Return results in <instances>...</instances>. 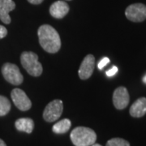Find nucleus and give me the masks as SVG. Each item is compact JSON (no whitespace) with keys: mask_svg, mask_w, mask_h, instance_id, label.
<instances>
[{"mask_svg":"<svg viewBox=\"0 0 146 146\" xmlns=\"http://www.w3.org/2000/svg\"><path fill=\"white\" fill-rule=\"evenodd\" d=\"M3 76L7 82L14 85H20L24 80L19 68L13 63H7L2 67Z\"/></svg>","mask_w":146,"mask_h":146,"instance_id":"20e7f679","label":"nucleus"},{"mask_svg":"<svg viewBox=\"0 0 146 146\" xmlns=\"http://www.w3.org/2000/svg\"><path fill=\"white\" fill-rule=\"evenodd\" d=\"M37 34L39 43L44 50L50 54H54L60 50V36L52 26L49 25H43L39 27Z\"/></svg>","mask_w":146,"mask_h":146,"instance_id":"f257e3e1","label":"nucleus"},{"mask_svg":"<svg viewBox=\"0 0 146 146\" xmlns=\"http://www.w3.org/2000/svg\"><path fill=\"white\" fill-rule=\"evenodd\" d=\"M11 97L15 106L19 110L22 111H26L31 108V101L22 89H14L11 93Z\"/></svg>","mask_w":146,"mask_h":146,"instance_id":"0eeeda50","label":"nucleus"},{"mask_svg":"<svg viewBox=\"0 0 146 146\" xmlns=\"http://www.w3.org/2000/svg\"><path fill=\"white\" fill-rule=\"evenodd\" d=\"M95 65V58L93 54H88L84 58L79 69V77L81 80L89 79L93 74Z\"/></svg>","mask_w":146,"mask_h":146,"instance_id":"1a4fd4ad","label":"nucleus"},{"mask_svg":"<svg viewBox=\"0 0 146 146\" xmlns=\"http://www.w3.org/2000/svg\"><path fill=\"white\" fill-rule=\"evenodd\" d=\"M71 140L76 146H91L97 140L93 129L86 127H77L71 132Z\"/></svg>","mask_w":146,"mask_h":146,"instance_id":"f03ea898","label":"nucleus"},{"mask_svg":"<svg viewBox=\"0 0 146 146\" xmlns=\"http://www.w3.org/2000/svg\"><path fill=\"white\" fill-rule=\"evenodd\" d=\"M143 82H144L145 84H146V75L144 76V77H143Z\"/></svg>","mask_w":146,"mask_h":146,"instance_id":"4be33fe9","label":"nucleus"},{"mask_svg":"<svg viewBox=\"0 0 146 146\" xmlns=\"http://www.w3.org/2000/svg\"><path fill=\"white\" fill-rule=\"evenodd\" d=\"M91 146H102V145H99V144H95V143H94V145H92Z\"/></svg>","mask_w":146,"mask_h":146,"instance_id":"5701e85b","label":"nucleus"},{"mask_svg":"<svg viewBox=\"0 0 146 146\" xmlns=\"http://www.w3.org/2000/svg\"><path fill=\"white\" fill-rule=\"evenodd\" d=\"M16 7V3L12 0H0V20L4 24L9 25L11 17L9 12Z\"/></svg>","mask_w":146,"mask_h":146,"instance_id":"9d476101","label":"nucleus"},{"mask_svg":"<svg viewBox=\"0 0 146 146\" xmlns=\"http://www.w3.org/2000/svg\"><path fill=\"white\" fill-rule=\"evenodd\" d=\"M11 110V102L4 96L0 95V116H4Z\"/></svg>","mask_w":146,"mask_h":146,"instance_id":"2eb2a0df","label":"nucleus"},{"mask_svg":"<svg viewBox=\"0 0 146 146\" xmlns=\"http://www.w3.org/2000/svg\"><path fill=\"white\" fill-rule=\"evenodd\" d=\"M7 34V30L5 27L3 26V25H0V39L5 37Z\"/></svg>","mask_w":146,"mask_h":146,"instance_id":"6ab92c4d","label":"nucleus"},{"mask_svg":"<svg viewBox=\"0 0 146 146\" xmlns=\"http://www.w3.org/2000/svg\"><path fill=\"white\" fill-rule=\"evenodd\" d=\"M0 146H7V145L5 144V142L3 141V140H1V139H0Z\"/></svg>","mask_w":146,"mask_h":146,"instance_id":"412c9836","label":"nucleus"},{"mask_svg":"<svg viewBox=\"0 0 146 146\" xmlns=\"http://www.w3.org/2000/svg\"><path fill=\"white\" fill-rule=\"evenodd\" d=\"M69 11V6L64 1H57L50 7V15L56 19H62Z\"/></svg>","mask_w":146,"mask_h":146,"instance_id":"9b49d317","label":"nucleus"},{"mask_svg":"<svg viewBox=\"0 0 146 146\" xmlns=\"http://www.w3.org/2000/svg\"><path fill=\"white\" fill-rule=\"evenodd\" d=\"M72 126V123L68 119L60 120L53 126L52 130L56 134H63L69 131Z\"/></svg>","mask_w":146,"mask_h":146,"instance_id":"4468645a","label":"nucleus"},{"mask_svg":"<svg viewBox=\"0 0 146 146\" xmlns=\"http://www.w3.org/2000/svg\"><path fill=\"white\" fill-rule=\"evenodd\" d=\"M106 146H130L128 141L122 138H113L107 141Z\"/></svg>","mask_w":146,"mask_h":146,"instance_id":"dca6fc26","label":"nucleus"},{"mask_svg":"<svg viewBox=\"0 0 146 146\" xmlns=\"http://www.w3.org/2000/svg\"><path fill=\"white\" fill-rule=\"evenodd\" d=\"M118 72V68L117 67H113V68H111L110 70H108L107 72H106V75L108 76H115L116 73Z\"/></svg>","mask_w":146,"mask_h":146,"instance_id":"a211bd4d","label":"nucleus"},{"mask_svg":"<svg viewBox=\"0 0 146 146\" xmlns=\"http://www.w3.org/2000/svg\"><path fill=\"white\" fill-rule=\"evenodd\" d=\"M67 1H71V0H67Z\"/></svg>","mask_w":146,"mask_h":146,"instance_id":"b1692460","label":"nucleus"},{"mask_svg":"<svg viewBox=\"0 0 146 146\" xmlns=\"http://www.w3.org/2000/svg\"><path fill=\"white\" fill-rule=\"evenodd\" d=\"M21 62L27 72L33 76H39L42 73V66L38 61V56L31 51H25L21 54Z\"/></svg>","mask_w":146,"mask_h":146,"instance_id":"7ed1b4c3","label":"nucleus"},{"mask_svg":"<svg viewBox=\"0 0 146 146\" xmlns=\"http://www.w3.org/2000/svg\"><path fill=\"white\" fill-rule=\"evenodd\" d=\"M44 0H28L29 3H30L32 4H35V5H37V4H40L42 3Z\"/></svg>","mask_w":146,"mask_h":146,"instance_id":"aec40b11","label":"nucleus"},{"mask_svg":"<svg viewBox=\"0 0 146 146\" xmlns=\"http://www.w3.org/2000/svg\"><path fill=\"white\" fill-rule=\"evenodd\" d=\"M63 104L61 100H54L46 106L43 112V119L48 123L58 120L62 115Z\"/></svg>","mask_w":146,"mask_h":146,"instance_id":"39448f33","label":"nucleus"},{"mask_svg":"<svg viewBox=\"0 0 146 146\" xmlns=\"http://www.w3.org/2000/svg\"><path fill=\"white\" fill-rule=\"evenodd\" d=\"M15 126L16 129L20 131L31 133L34 127V122L30 118H21L16 120Z\"/></svg>","mask_w":146,"mask_h":146,"instance_id":"ddd939ff","label":"nucleus"},{"mask_svg":"<svg viewBox=\"0 0 146 146\" xmlns=\"http://www.w3.org/2000/svg\"><path fill=\"white\" fill-rule=\"evenodd\" d=\"M109 63H110L109 58H108L105 57L103 58L101 61H100L99 63H98V67L99 69H102L106 65H107Z\"/></svg>","mask_w":146,"mask_h":146,"instance_id":"f3484780","label":"nucleus"},{"mask_svg":"<svg viewBox=\"0 0 146 146\" xmlns=\"http://www.w3.org/2000/svg\"><path fill=\"white\" fill-rule=\"evenodd\" d=\"M125 16L132 22H142L146 19V6L143 3L128 6L125 11Z\"/></svg>","mask_w":146,"mask_h":146,"instance_id":"423d86ee","label":"nucleus"},{"mask_svg":"<svg viewBox=\"0 0 146 146\" xmlns=\"http://www.w3.org/2000/svg\"><path fill=\"white\" fill-rule=\"evenodd\" d=\"M130 101V97L127 89L125 87H119L113 94V103L116 109L123 110L127 106Z\"/></svg>","mask_w":146,"mask_h":146,"instance_id":"6e6552de","label":"nucleus"},{"mask_svg":"<svg viewBox=\"0 0 146 146\" xmlns=\"http://www.w3.org/2000/svg\"><path fill=\"white\" fill-rule=\"evenodd\" d=\"M131 116L134 118H141L146 114V98H141L137 99L130 107Z\"/></svg>","mask_w":146,"mask_h":146,"instance_id":"f8f14e48","label":"nucleus"}]
</instances>
